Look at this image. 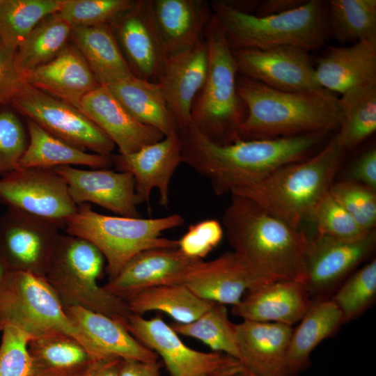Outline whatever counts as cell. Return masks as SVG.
<instances>
[{
	"label": "cell",
	"instance_id": "e0dca14e",
	"mask_svg": "<svg viewBox=\"0 0 376 376\" xmlns=\"http://www.w3.org/2000/svg\"><path fill=\"white\" fill-rule=\"evenodd\" d=\"M111 157L118 171L133 176L139 204L145 203L150 210L151 192L156 189L159 205L168 207L170 183L182 163V144L178 133L166 136L132 153L112 154Z\"/></svg>",
	"mask_w": 376,
	"mask_h": 376
},
{
	"label": "cell",
	"instance_id": "816d5d0a",
	"mask_svg": "<svg viewBox=\"0 0 376 376\" xmlns=\"http://www.w3.org/2000/svg\"><path fill=\"white\" fill-rule=\"evenodd\" d=\"M120 361L114 357L96 359L81 376H118Z\"/></svg>",
	"mask_w": 376,
	"mask_h": 376
},
{
	"label": "cell",
	"instance_id": "8fae6325",
	"mask_svg": "<svg viewBox=\"0 0 376 376\" xmlns=\"http://www.w3.org/2000/svg\"><path fill=\"white\" fill-rule=\"evenodd\" d=\"M12 102L26 118L52 135L84 150L112 155L113 142L74 106L27 84Z\"/></svg>",
	"mask_w": 376,
	"mask_h": 376
},
{
	"label": "cell",
	"instance_id": "7dc6e473",
	"mask_svg": "<svg viewBox=\"0 0 376 376\" xmlns=\"http://www.w3.org/2000/svg\"><path fill=\"white\" fill-rule=\"evenodd\" d=\"M15 55L0 42V104L12 102L26 84L16 65Z\"/></svg>",
	"mask_w": 376,
	"mask_h": 376
},
{
	"label": "cell",
	"instance_id": "f546056e",
	"mask_svg": "<svg viewBox=\"0 0 376 376\" xmlns=\"http://www.w3.org/2000/svg\"><path fill=\"white\" fill-rule=\"evenodd\" d=\"M70 38L100 86L134 76L109 24L72 28Z\"/></svg>",
	"mask_w": 376,
	"mask_h": 376
},
{
	"label": "cell",
	"instance_id": "6da1fadb",
	"mask_svg": "<svg viewBox=\"0 0 376 376\" xmlns=\"http://www.w3.org/2000/svg\"><path fill=\"white\" fill-rule=\"evenodd\" d=\"M327 132L275 139L241 140L219 145L191 123L178 132L182 163L205 178L214 193L222 196L254 184L277 169L305 159L316 152Z\"/></svg>",
	"mask_w": 376,
	"mask_h": 376
},
{
	"label": "cell",
	"instance_id": "d6986e66",
	"mask_svg": "<svg viewBox=\"0 0 376 376\" xmlns=\"http://www.w3.org/2000/svg\"><path fill=\"white\" fill-rule=\"evenodd\" d=\"M65 181L77 205L93 203L119 216L141 217L133 176L108 169L85 170L75 166L54 169Z\"/></svg>",
	"mask_w": 376,
	"mask_h": 376
},
{
	"label": "cell",
	"instance_id": "f6af8a7d",
	"mask_svg": "<svg viewBox=\"0 0 376 376\" xmlns=\"http://www.w3.org/2000/svg\"><path fill=\"white\" fill-rule=\"evenodd\" d=\"M0 376H30L32 366L28 344L33 336L15 327L2 331Z\"/></svg>",
	"mask_w": 376,
	"mask_h": 376
},
{
	"label": "cell",
	"instance_id": "4316f807",
	"mask_svg": "<svg viewBox=\"0 0 376 376\" xmlns=\"http://www.w3.org/2000/svg\"><path fill=\"white\" fill-rule=\"evenodd\" d=\"M315 77L321 88L333 93L376 83V40L329 47L317 61Z\"/></svg>",
	"mask_w": 376,
	"mask_h": 376
},
{
	"label": "cell",
	"instance_id": "681fc988",
	"mask_svg": "<svg viewBox=\"0 0 376 376\" xmlns=\"http://www.w3.org/2000/svg\"><path fill=\"white\" fill-rule=\"evenodd\" d=\"M163 363L155 361H143L133 359H121L118 376H161Z\"/></svg>",
	"mask_w": 376,
	"mask_h": 376
},
{
	"label": "cell",
	"instance_id": "2e32d148",
	"mask_svg": "<svg viewBox=\"0 0 376 376\" xmlns=\"http://www.w3.org/2000/svg\"><path fill=\"white\" fill-rule=\"evenodd\" d=\"M109 26L132 75L157 82L169 56L152 15L150 0L134 1Z\"/></svg>",
	"mask_w": 376,
	"mask_h": 376
},
{
	"label": "cell",
	"instance_id": "c3c4849f",
	"mask_svg": "<svg viewBox=\"0 0 376 376\" xmlns=\"http://www.w3.org/2000/svg\"><path fill=\"white\" fill-rule=\"evenodd\" d=\"M350 179L376 190V148L365 150L352 167Z\"/></svg>",
	"mask_w": 376,
	"mask_h": 376
},
{
	"label": "cell",
	"instance_id": "9a60e30c",
	"mask_svg": "<svg viewBox=\"0 0 376 376\" xmlns=\"http://www.w3.org/2000/svg\"><path fill=\"white\" fill-rule=\"evenodd\" d=\"M238 74L285 92L317 91L315 67L308 51L295 46L232 49Z\"/></svg>",
	"mask_w": 376,
	"mask_h": 376
},
{
	"label": "cell",
	"instance_id": "7c38bea8",
	"mask_svg": "<svg viewBox=\"0 0 376 376\" xmlns=\"http://www.w3.org/2000/svg\"><path fill=\"white\" fill-rule=\"evenodd\" d=\"M376 232L353 240L320 234L308 237L305 285L312 301L330 299L354 271L373 254Z\"/></svg>",
	"mask_w": 376,
	"mask_h": 376
},
{
	"label": "cell",
	"instance_id": "7402d4cb",
	"mask_svg": "<svg viewBox=\"0 0 376 376\" xmlns=\"http://www.w3.org/2000/svg\"><path fill=\"white\" fill-rule=\"evenodd\" d=\"M311 303L304 283L277 281L247 290L240 301L233 306L232 313L243 320L292 327L301 320Z\"/></svg>",
	"mask_w": 376,
	"mask_h": 376
},
{
	"label": "cell",
	"instance_id": "f35d334b",
	"mask_svg": "<svg viewBox=\"0 0 376 376\" xmlns=\"http://www.w3.org/2000/svg\"><path fill=\"white\" fill-rule=\"evenodd\" d=\"M169 325L178 334L196 338L213 352H222L242 362L235 337V324L230 320L225 305L216 303L190 323L175 322Z\"/></svg>",
	"mask_w": 376,
	"mask_h": 376
},
{
	"label": "cell",
	"instance_id": "f5cc1de1",
	"mask_svg": "<svg viewBox=\"0 0 376 376\" xmlns=\"http://www.w3.org/2000/svg\"><path fill=\"white\" fill-rule=\"evenodd\" d=\"M10 270L0 258V297L7 282Z\"/></svg>",
	"mask_w": 376,
	"mask_h": 376
},
{
	"label": "cell",
	"instance_id": "ffe728a7",
	"mask_svg": "<svg viewBox=\"0 0 376 376\" xmlns=\"http://www.w3.org/2000/svg\"><path fill=\"white\" fill-rule=\"evenodd\" d=\"M207 67L205 39L193 48L168 57L157 83L178 132L191 123L193 103L205 81Z\"/></svg>",
	"mask_w": 376,
	"mask_h": 376
},
{
	"label": "cell",
	"instance_id": "b9f144b4",
	"mask_svg": "<svg viewBox=\"0 0 376 376\" xmlns=\"http://www.w3.org/2000/svg\"><path fill=\"white\" fill-rule=\"evenodd\" d=\"M329 193L364 231L375 230L376 190L348 178L333 182Z\"/></svg>",
	"mask_w": 376,
	"mask_h": 376
},
{
	"label": "cell",
	"instance_id": "74e56055",
	"mask_svg": "<svg viewBox=\"0 0 376 376\" xmlns=\"http://www.w3.org/2000/svg\"><path fill=\"white\" fill-rule=\"evenodd\" d=\"M327 5L329 31L339 44L376 40L375 0H331Z\"/></svg>",
	"mask_w": 376,
	"mask_h": 376
},
{
	"label": "cell",
	"instance_id": "d590c367",
	"mask_svg": "<svg viewBox=\"0 0 376 376\" xmlns=\"http://www.w3.org/2000/svg\"><path fill=\"white\" fill-rule=\"evenodd\" d=\"M64 0H2L0 42L16 52L30 33L47 17L60 10Z\"/></svg>",
	"mask_w": 376,
	"mask_h": 376
},
{
	"label": "cell",
	"instance_id": "e575fe53",
	"mask_svg": "<svg viewBox=\"0 0 376 376\" xmlns=\"http://www.w3.org/2000/svg\"><path fill=\"white\" fill-rule=\"evenodd\" d=\"M339 132L335 136L345 150H352L376 130V83L354 86L338 98Z\"/></svg>",
	"mask_w": 376,
	"mask_h": 376
},
{
	"label": "cell",
	"instance_id": "277c9868",
	"mask_svg": "<svg viewBox=\"0 0 376 376\" xmlns=\"http://www.w3.org/2000/svg\"><path fill=\"white\" fill-rule=\"evenodd\" d=\"M345 152L334 136L311 157L230 194L246 197L290 226L301 228L334 182Z\"/></svg>",
	"mask_w": 376,
	"mask_h": 376
},
{
	"label": "cell",
	"instance_id": "4fadbf2b",
	"mask_svg": "<svg viewBox=\"0 0 376 376\" xmlns=\"http://www.w3.org/2000/svg\"><path fill=\"white\" fill-rule=\"evenodd\" d=\"M0 201L8 207L65 226L78 205L54 169L19 168L0 179Z\"/></svg>",
	"mask_w": 376,
	"mask_h": 376
},
{
	"label": "cell",
	"instance_id": "cb8c5ba5",
	"mask_svg": "<svg viewBox=\"0 0 376 376\" xmlns=\"http://www.w3.org/2000/svg\"><path fill=\"white\" fill-rule=\"evenodd\" d=\"M182 283L203 299L232 306L238 304L247 290L259 285L233 251L210 261L201 260Z\"/></svg>",
	"mask_w": 376,
	"mask_h": 376
},
{
	"label": "cell",
	"instance_id": "ab89813d",
	"mask_svg": "<svg viewBox=\"0 0 376 376\" xmlns=\"http://www.w3.org/2000/svg\"><path fill=\"white\" fill-rule=\"evenodd\" d=\"M376 297V260L354 272L336 290L331 300L341 312L343 323L366 312Z\"/></svg>",
	"mask_w": 376,
	"mask_h": 376
},
{
	"label": "cell",
	"instance_id": "4dcf8cb0",
	"mask_svg": "<svg viewBox=\"0 0 376 376\" xmlns=\"http://www.w3.org/2000/svg\"><path fill=\"white\" fill-rule=\"evenodd\" d=\"M29 143L19 162V168L54 169L60 166H86L109 169L111 155L89 153L49 133L26 118Z\"/></svg>",
	"mask_w": 376,
	"mask_h": 376
},
{
	"label": "cell",
	"instance_id": "5b68a950",
	"mask_svg": "<svg viewBox=\"0 0 376 376\" xmlns=\"http://www.w3.org/2000/svg\"><path fill=\"white\" fill-rule=\"evenodd\" d=\"M210 4L231 49L295 46L310 51L323 46L330 33L328 8L320 0L269 16L239 10L226 1Z\"/></svg>",
	"mask_w": 376,
	"mask_h": 376
},
{
	"label": "cell",
	"instance_id": "484cf974",
	"mask_svg": "<svg viewBox=\"0 0 376 376\" xmlns=\"http://www.w3.org/2000/svg\"><path fill=\"white\" fill-rule=\"evenodd\" d=\"M27 84L79 109L81 100L100 85L74 45L24 75Z\"/></svg>",
	"mask_w": 376,
	"mask_h": 376
},
{
	"label": "cell",
	"instance_id": "3957f363",
	"mask_svg": "<svg viewBox=\"0 0 376 376\" xmlns=\"http://www.w3.org/2000/svg\"><path fill=\"white\" fill-rule=\"evenodd\" d=\"M237 91L246 108L237 130L239 139H275L338 128V98L325 89L309 92L279 91L237 76Z\"/></svg>",
	"mask_w": 376,
	"mask_h": 376
},
{
	"label": "cell",
	"instance_id": "ac0fdd59",
	"mask_svg": "<svg viewBox=\"0 0 376 376\" xmlns=\"http://www.w3.org/2000/svg\"><path fill=\"white\" fill-rule=\"evenodd\" d=\"M201 260L187 256L178 248L146 249L131 258L103 288L126 301L146 289L182 283L186 274Z\"/></svg>",
	"mask_w": 376,
	"mask_h": 376
},
{
	"label": "cell",
	"instance_id": "60d3db41",
	"mask_svg": "<svg viewBox=\"0 0 376 376\" xmlns=\"http://www.w3.org/2000/svg\"><path fill=\"white\" fill-rule=\"evenodd\" d=\"M132 0H64L55 15L72 28L110 24L129 10Z\"/></svg>",
	"mask_w": 376,
	"mask_h": 376
},
{
	"label": "cell",
	"instance_id": "11a10c76",
	"mask_svg": "<svg viewBox=\"0 0 376 376\" xmlns=\"http://www.w3.org/2000/svg\"><path fill=\"white\" fill-rule=\"evenodd\" d=\"M30 376H38V375L31 374V375H30Z\"/></svg>",
	"mask_w": 376,
	"mask_h": 376
},
{
	"label": "cell",
	"instance_id": "d4e9b609",
	"mask_svg": "<svg viewBox=\"0 0 376 376\" xmlns=\"http://www.w3.org/2000/svg\"><path fill=\"white\" fill-rule=\"evenodd\" d=\"M151 10L168 56L204 40L213 12L206 0H150Z\"/></svg>",
	"mask_w": 376,
	"mask_h": 376
},
{
	"label": "cell",
	"instance_id": "836d02e7",
	"mask_svg": "<svg viewBox=\"0 0 376 376\" xmlns=\"http://www.w3.org/2000/svg\"><path fill=\"white\" fill-rule=\"evenodd\" d=\"M126 302L133 314L160 311L181 324L194 322L216 304L198 297L182 283L146 289Z\"/></svg>",
	"mask_w": 376,
	"mask_h": 376
},
{
	"label": "cell",
	"instance_id": "52a82bcc",
	"mask_svg": "<svg viewBox=\"0 0 376 376\" xmlns=\"http://www.w3.org/2000/svg\"><path fill=\"white\" fill-rule=\"evenodd\" d=\"M179 214L157 218L102 214L89 204L78 205L77 212L65 223L69 235L84 238L103 255L109 280L138 253L152 248H178V241L161 237L167 230L182 226Z\"/></svg>",
	"mask_w": 376,
	"mask_h": 376
},
{
	"label": "cell",
	"instance_id": "bcb514c9",
	"mask_svg": "<svg viewBox=\"0 0 376 376\" xmlns=\"http://www.w3.org/2000/svg\"><path fill=\"white\" fill-rule=\"evenodd\" d=\"M222 224L213 219L193 224L178 241V249L190 258L203 260L220 243Z\"/></svg>",
	"mask_w": 376,
	"mask_h": 376
},
{
	"label": "cell",
	"instance_id": "44dd1931",
	"mask_svg": "<svg viewBox=\"0 0 376 376\" xmlns=\"http://www.w3.org/2000/svg\"><path fill=\"white\" fill-rule=\"evenodd\" d=\"M79 109L107 135L121 155L132 153L164 137L157 129L136 120L106 86L84 96Z\"/></svg>",
	"mask_w": 376,
	"mask_h": 376
},
{
	"label": "cell",
	"instance_id": "ba28073f",
	"mask_svg": "<svg viewBox=\"0 0 376 376\" xmlns=\"http://www.w3.org/2000/svg\"><path fill=\"white\" fill-rule=\"evenodd\" d=\"M105 265L103 255L91 242L78 236L60 234L45 279L64 308L81 307L124 324L132 314L127 302L98 285Z\"/></svg>",
	"mask_w": 376,
	"mask_h": 376
},
{
	"label": "cell",
	"instance_id": "8d00e7d4",
	"mask_svg": "<svg viewBox=\"0 0 376 376\" xmlns=\"http://www.w3.org/2000/svg\"><path fill=\"white\" fill-rule=\"evenodd\" d=\"M72 29L55 14L40 22L15 52L16 65L24 76L54 58L67 45Z\"/></svg>",
	"mask_w": 376,
	"mask_h": 376
},
{
	"label": "cell",
	"instance_id": "db71d44e",
	"mask_svg": "<svg viewBox=\"0 0 376 376\" xmlns=\"http://www.w3.org/2000/svg\"><path fill=\"white\" fill-rule=\"evenodd\" d=\"M237 376H256V375L251 373L249 370H247L246 372L242 374H240Z\"/></svg>",
	"mask_w": 376,
	"mask_h": 376
},
{
	"label": "cell",
	"instance_id": "83f0119b",
	"mask_svg": "<svg viewBox=\"0 0 376 376\" xmlns=\"http://www.w3.org/2000/svg\"><path fill=\"white\" fill-rule=\"evenodd\" d=\"M64 309L75 325L95 345L100 359L158 360L154 351L137 340L124 324L115 319L78 306H68Z\"/></svg>",
	"mask_w": 376,
	"mask_h": 376
},
{
	"label": "cell",
	"instance_id": "5bb4252c",
	"mask_svg": "<svg viewBox=\"0 0 376 376\" xmlns=\"http://www.w3.org/2000/svg\"><path fill=\"white\" fill-rule=\"evenodd\" d=\"M59 226L8 207L0 216V258L10 272L45 277Z\"/></svg>",
	"mask_w": 376,
	"mask_h": 376
},
{
	"label": "cell",
	"instance_id": "ee69618b",
	"mask_svg": "<svg viewBox=\"0 0 376 376\" xmlns=\"http://www.w3.org/2000/svg\"><path fill=\"white\" fill-rule=\"evenodd\" d=\"M28 143V130L19 118L11 111L0 112V174L4 175L19 168Z\"/></svg>",
	"mask_w": 376,
	"mask_h": 376
},
{
	"label": "cell",
	"instance_id": "603a6c76",
	"mask_svg": "<svg viewBox=\"0 0 376 376\" xmlns=\"http://www.w3.org/2000/svg\"><path fill=\"white\" fill-rule=\"evenodd\" d=\"M242 363L256 376H287L285 359L293 328L278 322L235 324Z\"/></svg>",
	"mask_w": 376,
	"mask_h": 376
},
{
	"label": "cell",
	"instance_id": "d6a6232c",
	"mask_svg": "<svg viewBox=\"0 0 376 376\" xmlns=\"http://www.w3.org/2000/svg\"><path fill=\"white\" fill-rule=\"evenodd\" d=\"M106 86L141 123L157 129L164 136L178 133L176 123L157 82L132 76Z\"/></svg>",
	"mask_w": 376,
	"mask_h": 376
},
{
	"label": "cell",
	"instance_id": "f1b7e54d",
	"mask_svg": "<svg viewBox=\"0 0 376 376\" xmlns=\"http://www.w3.org/2000/svg\"><path fill=\"white\" fill-rule=\"evenodd\" d=\"M28 350L38 376H81L96 360L78 340L58 331L33 338Z\"/></svg>",
	"mask_w": 376,
	"mask_h": 376
},
{
	"label": "cell",
	"instance_id": "30bf717a",
	"mask_svg": "<svg viewBox=\"0 0 376 376\" xmlns=\"http://www.w3.org/2000/svg\"><path fill=\"white\" fill-rule=\"evenodd\" d=\"M124 326L162 358L170 376H237L248 370L222 352H203L188 347L159 316L146 319L132 313Z\"/></svg>",
	"mask_w": 376,
	"mask_h": 376
},
{
	"label": "cell",
	"instance_id": "9c48e42d",
	"mask_svg": "<svg viewBox=\"0 0 376 376\" xmlns=\"http://www.w3.org/2000/svg\"><path fill=\"white\" fill-rule=\"evenodd\" d=\"M12 327L33 338L58 331L78 340L95 359L97 351L89 338L66 314L45 277L10 272L0 297V331Z\"/></svg>",
	"mask_w": 376,
	"mask_h": 376
},
{
	"label": "cell",
	"instance_id": "f907efd6",
	"mask_svg": "<svg viewBox=\"0 0 376 376\" xmlns=\"http://www.w3.org/2000/svg\"><path fill=\"white\" fill-rule=\"evenodd\" d=\"M305 0H266L260 1L256 15L269 16L290 11L301 6Z\"/></svg>",
	"mask_w": 376,
	"mask_h": 376
},
{
	"label": "cell",
	"instance_id": "8992f818",
	"mask_svg": "<svg viewBox=\"0 0 376 376\" xmlns=\"http://www.w3.org/2000/svg\"><path fill=\"white\" fill-rule=\"evenodd\" d=\"M208 67L205 81L191 109V123L212 142L226 145L239 140L237 130L246 106L237 91L238 70L223 29L213 14L205 33Z\"/></svg>",
	"mask_w": 376,
	"mask_h": 376
},
{
	"label": "cell",
	"instance_id": "7a4b0ae2",
	"mask_svg": "<svg viewBox=\"0 0 376 376\" xmlns=\"http://www.w3.org/2000/svg\"><path fill=\"white\" fill-rule=\"evenodd\" d=\"M222 226L233 251L259 285L306 280L308 237L251 199L231 194Z\"/></svg>",
	"mask_w": 376,
	"mask_h": 376
},
{
	"label": "cell",
	"instance_id": "9f6ffc18",
	"mask_svg": "<svg viewBox=\"0 0 376 376\" xmlns=\"http://www.w3.org/2000/svg\"><path fill=\"white\" fill-rule=\"evenodd\" d=\"M1 2H2V0H0V4H1Z\"/></svg>",
	"mask_w": 376,
	"mask_h": 376
},
{
	"label": "cell",
	"instance_id": "7bdbcfd3",
	"mask_svg": "<svg viewBox=\"0 0 376 376\" xmlns=\"http://www.w3.org/2000/svg\"><path fill=\"white\" fill-rule=\"evenodd\" d=\"M310 221L314 224L317 234L334 238L353 240L369 233L360 227L329 191L315 206Z\"/></svg>",
	"mask_w": 376,
	"mask_h": 376
},
{
	"label": "cell",
	"instance_id": "1f68e13d",
	"mask_svg": "<svg viewBox=\"0 0 376 376\" xmlns=\"http://www.w3.org/2000/svg\"><path fill=\"white\" fill-rule=\"evenodd\" d=\"M299 322L293 329L287 350V376H298L307 367L314 349L343 324L341 312L331 299L312 301Z\"/></svg>",
	"mask_w": 376,
	"mask_h": 376
}]
</instances>
